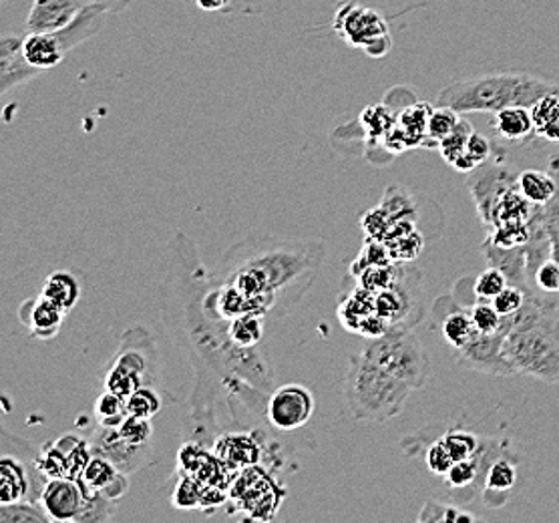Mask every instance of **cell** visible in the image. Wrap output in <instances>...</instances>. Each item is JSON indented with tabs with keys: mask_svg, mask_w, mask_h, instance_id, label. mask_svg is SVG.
I'll list each match as a JSON object with an SVG mask.
<instances>
[{
	"mask_svg": "<svg viewBox=\"0 0 559 523\" xmlns=\"http://www.w3.org/2000/svg\"><path fill=\"white\" fill-rule=\"evenodd\" d=\"M214 272L205 269L195 242L176 231L167 243L166 278L159 284V312L174 341L193 369V435L214 441L217 405L224 401L234 419L238 411L266 419L274 391V370L260 346H240L229 334V320L212 307L207 293Z\"/></svg>",
	"mask_w": 559,
	"mask_h": 523,
	"instance_id": "6da1fadb",
	"label": "cell"
},
{
	"mask_svg": "<svg viewBox=\"0 0 559 523\" xmlns=\"http://www.w3.org/2000/svg\"><path fill=\"white\" fill-rule=\"evenodd\" d=\"M324 254L317 240L248 236L219 258L214 278L248 296L252 314L284 319L312 288Z\"/></svg>",
	"mask_w": 559,
	"mask_h": 523,
	"instance_id": "7a4b0ae2",
	"label": "cell"
},
{
	"mask_svg": "<svg viewBox=\"0 0 559 523\" xmlns=\"http://www.w3.org/2000/svg\"><path fill=\"white\" fill-rule=\"evenodd\" d=\"M549 294L527 293L525 305L513 314L503 341V357L513 375L544 383H559V302Z\"/></svg>",
	"mask_w": 559,
	"mask_h": 523,
	"instance_id": "3957f363",
	"label": "cell"
},
{
	"mask_svg": "<svg viewBox=\"0 0 559 523\" xmlns=\"http://www.w3.org/2000/svg\"><path fill=\"white\" fill-rule=\"evenodd\" d=\"M547 95H559V85L530 73H485L479 78L459 79L439 93L437 105L457 114H493L511 107L535 103Z\"/></svg>",
	"mask_w": 559,
	"mask_h": 523,
	"instance_id": "277c9868",
	"label": "cell"
},
{
	"mask_svg": "<svg viewBox=\"0 0 559 523\" xmlns=\"http://www.w3.org/2000/svg\"><path fill=\"white\" fill-rule=\"evenodd\" d=\"M343 391L355 421L386 423L401 415L415 389L358 353L348 360Z\"/></svg>",
	"mask_w": 559,
	"mask_h": 523,
	"instance_id": "5b68a950",
	"label": "cell"
},
{
	"mask_svg": "<svg viewBox=\"0 0 559 523\" xmlns=\"http://www.w3.org/2000/svg\"><path fill=\"white\" fill-rule=\"evenodd\" d=\"M141 387L164 391V375L155 336L150 329L135 324L121 334L117 353L103 375V389L128 399Z\"/></svg>",
	"mask_w": 559,
	"mask_h": 523,
	"instance_id": "8992f818",
	"label": "cell"
},
{
	"mask_svg": "<svg viewBox=\"0 0 559 523\" xmlns=\"http://www.w3.org/2000/svg\"><path fill=\"white\" fill-rule=\"evenodd\" d=\"M360 355L393 372L413 389H423L431 377V362L413 329L389 331L377 338H369Z\"/></svg>",
	"mask_w": 559,
	"mask_h": 523,
	"instance_id": "52a82bcc",
	"label": "cell"
},
{
	"mask_svg": "<svg viewBox=\"0 0 559 523\" xmlns=\"http://www.w3.org/2000/svg\"><path fill=\"white\" fill-rule=\"evenodd\" d=\"M0 455V503L38 501L47 485V477L37 465L38 453L28 441L14 437L7 427L2 429Z\"/></svg>",
	"mask_w": 559,
	"mask_h": 523,
	"instance_id": "ba28073f",
	"label": "cell"
},
{
	"mask_svg": "<svg viewBox=\"0 0 559 523\" xmlns=\"http://www.w3.org/2000/svg\"><path fill=\"white\" fill-rule=\"evenodd\" d=\"M334 28L350 47L362 49L372 59H381L393 47L384 16L356 2H343L336 7Z\"/></svg>",
	"mask_w": 559,
	"mask_h": 523,
	"instance_id": "9c48e42d",
	"label": "cell"
},
{
	"mask_svg": "<svg viewBox=\"0 0 559 523\" xmlns=\"http://www.w3.org/2000/svg\"><path fill=\"white\" fill-rule=\"evenodd\" d=\"M503 451H506L503 441L484 437L479 451L471 460L455 461L451 469L443 475L449 501L457 506H467L479 494H484L487 469L497 457L503 455Z\"/></svg>",
	"mask_w": 559,
	"mask_h": 523,
	"instance_id": "30bf717a",
	"label": "cell"
},
{
	"mask_svg": "<svg viewBox=\"0 0 559 523\" xmlns=\"http://www.w3.org/2000/svg\"><path fill=\"white\" fill-rule=\"evenodd\" d=\"M317 401L305 384H282L267 399L266 421L278 431H296L312 419Z\"/></svg>",
	"mask_w": 559,
	"mask_h": 523,
	"instance_id": "8fae6325",
	"label": "cell"
},
{
	"mask_svg": "<svg viewBox=\"0 0 559 523\" xmlns=\"http://www.w3.org/2000/svg\"><path fill=\"white\" fill-rule=\"evenodd\" d=\"M87 441H90L93 455H102L105 460L111 461L128 475L140 472L152 460V443L150 445H131L119 435L117 427H105L97 423L95 431L91 433Z\"/></svg>",
	"mask_w": 559,
	"mask_h": 523,
	"instance_id": "7c38bea8",
	"label": "cell"
},
{
	"mask_svg": "<svg viewBox=\"0 0 559 523\" xmlns=\"http://www.w3.org/2000/svg\"><path fill=\"white\" fill-rule=\"evenodd\" d=\"M85 501L87 498L83 485L73 477L49 479L40 496V506L47 511L51 522H79Z\"/></svg>",
	"mask_w": 559,
	"mask_h": 523,
	"instance_id": "4fadbf2b",
	"label": "cell"
},
{
	"mask_svg": "<svg viewBox=\"0 0 559 523\" xmlns=\"http://www.w3.org/2000/svg\"><path fill=\"white\" fill-rule=\"evenodd\" d=\"M25 35H4L0 39V93L7 95L11 91L31 83L43 71L26 61Z\"/></svg>",
	"mask_w": 559,
	"mask_h": 523,
	"instance_id": "5bb4252c",
	"label": "cell"
},
{
	"mask_svg": "<svg viewBox=\"0 0 559 523\" xmlns=\"http://www.w3.org/2000/svg\"><path fill=\"white\" fill-rule=\"evenodd\" d=\"M87 4V0H33L26 14V33H57L71 25Z\"/></svg>",
	"mask_w": 559,
	"mask_h": 523,
	"instance_id": "9a60e30c",
	"label": "cell"
},
{
	"mask_svg": "<svg viewBox=\"0 0 559 523\" xmlns=\"http://www.w3.org/2000/svg\"><path fill=\"white\" fill-rule=\"evenodd\" d=\"M79 482L91 491H99L105 498L119 501L129 491V475L121 472L111 461L93 455Z\"/></svg>",
	"mask_w": 559,
	"mask_h": 523,
	"instance_id": "2e32d148",
	"label": "cell"
},
{
	"mask_svg": "<svg viewBox=\"0 0 559 523\" xmlns=\"http://www.w3.org/2000/svg\"><path fill=\"white\" fill-rule=\"evenodd\" d=\"M63 308L57 307L47 296H37L35 300H28L25 307L21 308V320L25 322L31 336L38 341H49L57 336L64 320Z\"/></svg>",
	"mask_w": 559,
	"mask_h": 523,
	"instance_id": "e0dca14e",
	"label": "cell"
},
{
	"mask_svg": "<svg viewBox=\"0 0 559 523\" xmlns=\"http://www.w3.org/2000/svg\"><path fill=\"white\" fill-rule=\"evenodd\" d=\"M443 300L447 305L445 314H439L437 310H432V314H437L447 345L451 346L453 350H461L475 338V334H477L475 322L471 319L469 307H465L453 296H443Z\"/></svg>",
	"mask_w": 559,
	"mask_h": 523,
	"instance_id": "ac0fdd59",
	"label": "cell"
},
{
	"mask_svg": "<svg viewBox=\"0 0 559 523\" xmlns=\"http://www.w3.org/2000/svg\"><path fill=\"white\" fill-rule=\"evenodd\" d=\"M518 484V465L513 461L508 460L506 455L497 457L485 475L484 485V501L491 508H501L506 506L509 496H511V489Z\"/></svg>",
	"mask_w": 559,
	"mask_h": 523,
	"instance_id": "d6986e66",
	"label": "cell"
},
{
	"mask_svg": "<svg viewBox=\"0 0 559 523\" xmlns=\"http://www.w3.org/2000/svg\"><path fill=\"white\" fill-rule=\"evenodd\" d=\"M493 129L497 138L508 141H522L534 135V116L532 107L525 105H511L493 116Z\"/></svg>",
	"mask_w": 559,
	"mask_h": 523,
	"instance_id": "ffe728a7",
	"label": "cell"
},
{
	"mask_svg": "<svg viewBox=\"0 0 559 523\" xmlns=\"http://www.w3.org/2000/svg\"><path fill=\"white\" fill-rule=\"evenodd\" d=\"M23 49L26 61L40 71L55 69L57 64L63 63L67 57L52 33H26Z\"/></svg>",
	"mask_w": 559,
	"mask_h": 523,
	"instance_id": "44dd1931",
	"label": "cell"
},
{
	"mask_svg": "<svg viewBox=\"0 0 559 523\" xmlns=\"http://www.w3.org/2000/svg\"><path fill=\"white\" fill-rule=\"evenodd\" d=\"M40 294L47 296L57 307L63 308L64 312H69L81 298V282L69 270H55L45 278Z\"/></svg>",
	"mask_w": 559,
	"mask_h": 523,
	"instance_id": "7402d4cb",
	"label": "cell"
},
{
	"mask_svg": "<svg viewBox=\"0 0 559 523\" xmlns=\"http://www.w3.org/2000/svg\"><path fill=\"white\" fill-rule=\"evenodd\" d=\"M217 460L231 467H246L260 460L254 441L246 435H226L216 445Z\"/></svg>",
	"mask_w": 559,
	"mask_h": 523,
	"instance_id": "603a6c76",
	"label": "cell"
},
{
	"mask_svg": "<svg viewBox=\"0 0 559 523\" xmlns=\"http://www.w3.org/2000/svg\"><path fill=\"white\" fill-rule=\"evenodd\" d=\"M518 186L523 195L534 205H546L558 193V179L551 171L527 169L518 176Z\"/></svg>",
	"mask_w": 559,
	"mask_h": 523,
	"instance_id": "cb8c5ba5",
	"label": "cell"
},
{
	"mask_svg": "<svg viewBox=\"0 0 559 523\" xmlns=\"http://www.w3.org/2000/svg\"><path fill=\"white\" fill-rule=\"evenodd\" d=\"M432 109L435 107H431L429 103H417V105H411L408 109H405L399 119V128L407 133L415 145L427 147L425 140H427V126H429Z\"/></svg>",
	"mask_w": 559,
	"mask_h": 523,
	"instance_id": "d4e9b609",
	"label": "cell"
},
{
	"mask_svg": "<svg viewBox=\"0 0 559 523\" xmlns=\"http://www.w3.org/2000/svg\"><path fill=\"white\" fill-rule=\"evenodd\" d=\"M264 317L248 312L229 320V334L240 346H260L264 338Z\"/></svg>",
	"mask_w": 559,
	"mask_h": 523,
	"instance_id": "484cf974",
	"label": "cell"
},
{
	"mask_svg": "<svg viewBox=\"0 0 559 523\" xmlns=\"http://www.w3.org/2000/svg\"><path fill=\"white\" fill-rule=\"evenodd\" d=\"M59 445L63 447V451L67 453V477L79 479L93 457L90 441L79 439L75 435H67L59 439Z\"/></svg>",
	"mask_w": 559,
	"mask_h": 523,
	"instance_id": "4316f807",
	"label": "cell"
},
{
	"mask_svg": "<svg viewBox=\"0 0 559 523\" xmlns=\"http://www.w3.org/2000/svg\"><path fill=\"white\" fill-rule=\"evenodd\" d=\"M128 415V399L103 389L102 395L97 396V401H95L97 423L105 427H119L121 423L126 421Z\"/></svg>",
	"mask_w": 559,
	"mask_h": 523,
	"instance_id": "83f0119b",
	"label": "cell"
},
{
	"mask_svg": "<svg viewBox=\"0 0 559 523\" xmlns=\"http://www.w3.org/2000/svg\"><path fill=\"white\" fill-rule=\"evenodd\" d=\"M471 319L475 322V329L484 334H496V332L506 331L509 324L513 322V317H501L497 312L493 302L489 300H475L469 305Z\"/></svg>",
	"mask_w": 559,
	"mask_h": 523,
	"instance_id": "f1b7e54d",
	"label": "cell"
},
{
	"mask_svg": "<svg viewBox=\"0 0 559 523\" xmlns=\"http://www.w3.org/2000/svg\"><path fill=\"white\" fill-rule=\"evenodd\" d=\"M164 391L155 387H141L133 395L128 396V413L141 419H153L164 407Z\"/></svg>",
	"mask_w": 559,
	"mask_h": 523,
	"instance_id": "f546056e",
	"label": "cell"
},
{
	"mask_svg": "<svg viewBox=\"0 0 559 523\" xmlns=\"http://www.w3.org/2000/svg\"><path fill=\"white\" fill-rule=\"evenodd\" d=\"M51 518L38 501L0 503V523H47Z\"/></svg>",
	"mask_w": 559,
	"mask_h": 523,
	"instance_id": "4dcf8cb0",
	"label": "cell"
},
{
	"mask_svg": "<svg viewBox=\"0 0 559 523\" xmlns=\"http://www.w3.org/2000/svg\"><path fill=\"white\" fill-rule=\"evenodd\" d=\"M441 439H443V443L449 449L451 457L455 461L471 460L479 451L481 441H484V437H479V435L473 433V431H467V429H459V427L445 431V433L441 435Z\"/></svg>",
	"mask_w": 559,
	"mask_h": 523,
	"instance_id": "1f68e13d",
	"label": "cell"
},
{
	"mask_svg": "<svg viewBox=\"0 0 559 523\" xmlns=\"http://www.w3.org/2000/svg\"><path fill=\"white\" fill-rule=\"evenodd\" d=\"M419 522L435 523H471L477 522V515L469 511L461 510L457 503H439V501H427L420 510Z\"/></svg>",
	"mask_w": 559,
	"mask_h": 523,
	"instance_id": "d6a6232c",
	"label": "cell"
},
{
	"mask_svg": "<svg viewBox=\"0 0 559 523\" xmlns=\"http://www.w3.org/2000/svg\"><path fill=\"white\" fill-rule=\"evenodd\" d=\"M461 121V114L437 105L429 117L427 126V147H439V141L445 140L447 135L457 128Z\"/></svg>",
	"mask_w": 559,
	"mask_h": 523,
	"instance_id": "836d02e7",
	"label": "cell"
},
{
	"mask_svg": "<svg viewBox=\"0 0 559 523\" xmlns=\"http://www.w3.org/2000/svg\"><path fill=\"white\" fill-rule=\"evenodd\" d=\"M549 171L558 179V193L549 204L544 205V224H546L549 248H551L549 258H554L559 264V157H554L549 162Z\"/></svg>",
	"mask_w": 559,
	"mask_h": 523,
	"instance_id": "e575fe53",
	"label": "cell"
},
{
	"mask_svg": "<svg viewBox=\"0 0 559 523\" xmlns=\"http://www.w3.org/2000/svg\"><path fill=\"white\" fill-rule=\"evenodd\" d=\"M473 131L475 129L471 126V121L461 117L457 128L453 129L445 140L439 141L437 150L441 152L443 159H445L449 166H453L457 162L459 155L465 154V147H467V141H469Z\"/></svg>",
	"mask_w": 559,
	"mask_h": 523,
	"instance_id": "d590c367",
	"label": "cell"
},
{
	"mask_svg": "<svg viewBox=\"0 0 559 523\" xmlns=\"http://www.w3.org/2000/svg\"><path fill=\"white\" fill-rule=\"evenodd\" d=\"M508 286V274H506L503 270L491 266V269L485 270V272H481V274L473 281V294H475V298H479V300H489V302H491V300H493L496 296H499V293H503Z\"/></svg>",
	"mask_w": 559,
	"mask_h": 523,
	"instance_id": "8d00e7d4",
	"label": "cell"
},
{
	"mask_svg": "<svg viewBox=\"0 0 559 523\" xmlns=\"http://www.w3.org/2000/svg\"><path fill=\"white\" fill-rule=\"evenodd\" d=\"M37 465L47 479L67 477V453L59 445V441L47 443L38 451Z\"/></svg>",
	"mask_w": 559,
	"mask_h": 523,
	"instance_id": "74e56055",
	"label": "cell"
},
{
	"mask_svg": "<svg viewBox=\"0 0 559 523\" xmlns=\"http://www.w3.org/2000/svg\"><path fill=\"white\" fill-rule=\"evenodd\" d=\"M202 489L204 485L200 479H195L193 475H186L179 487H176L171 501L179 510H198L202 503Z\"/></svg>",
	"mask_w": 559,
	"mask_h": 523,
	"instance_id": "f35d334b",
	"label": "cell"
},
{
	"mask_svg": "<svg viewBox=\"0 0 559 523\" xmlns=\"http://www.w3.org/2000/svg\"><path fill=\"white\" fill-rule=\"evenodd\" d=\"M117 431L131 445H150L152 443V419H141V417L128 415L126 421L117 427Z\"/></svg>",
	"mask_w": 559,
	"mask_h": 523,
	"instance_id": "ab89813d",
	"label": "cell"
},
{
	"mask_svg": "<svg viewBox=\"0 0 559 523\" xmlns=\"http://www.w3.org/2000/svg\"><path fill=\"white\" fill-rule=\"evenodd\" d=\"M537 293L549 294L556 296L559 294V264L554 258H547L546 262H542L534 272V281H532Z\"/></svg>",
	"mask_w": 559,
	"mask_h": 523,
	"instance_id": "60d3db41",
	"label": "cell"
},
{
	"mask_svg": "<svg viewBox=\"0 0 559 523\" xmlns=\"http://www.w3.org/2000/svg\"><path fill=\"white\" fill-rule=\"evenodd\" d=\"M525 298H527V293L523 290L522 286L515 284V286H508L503 293H499V296H496L491 302L501 317H513L522 310Z\"/></svg>",
	"mask_w": 559,
	"mask_h": 523,
	"instance_id": "b9f144b4",
	"label": "cell"
},
{
	"mask_svg": "<svg viewBox=\"0 0 559 523\" xmlns=\"http://www.w3.org/2000/svg\"><path fill=\"white\" fill-rule=\"evenodd\" d=\"M425 461H427V467L431 469V473L439 475V477H443V475L451 469V465L455 463V460L451 457V453H449V449H447L441 437L435 439L431 445L427 447Z\"/></svg>",
	"mask_w": 559,
	"mask_h": 523,
	"instance_id": "7bdbcfd3",
	"label": "cell"
},
{
	"mask_svg": "<svg viewBox=\"0 0 559 523\" xmlns=\"http://www.w3.org/2000/svg\"><path fill=\"white\" fill-rule=\"evenodd\" d=\"M491 152H493V150H491V141L487 140L481 133L473 131L469 141H467L465 154L471 155L479 166H484L485 162L489 159Z\"/></svg>",
	"mask_w": 559,
	"mask_h": 523,
	"instance_id": "ee69618b",
	"label": "cell"
},
{
	"mask_svg": "<svg viewBox=\"0 0 559 523\" xmlns=\"http://www.w3.org/2000/svg\"><path fill=\"white\" fill-rule=\"evenodd\" d=\"M87 2L99 4V7H103L109 14H119L123 13V11H128L133 0H87Z\"/></svg>",
	"mask_w": 559,
	"mask_h": 523,
	"instance_id": "f6af8a7d",
	"label": "cell"
},
{
	"mask_svg": "<svg viewBox=\"0 0 559 523\" xmlns=\"http://www.w3.org/2000/svg\"><path fill=\"white\" fill-rule=\"evenodd\" d=\"M231 0H195V4L205 11V13H219L224 9H228Z\"/></svg>",
	"mask_w": 559,
	"mask_h": 523,
	"instance_id": "bcb514c9",
	"label": "cell"
}]
</instances>
